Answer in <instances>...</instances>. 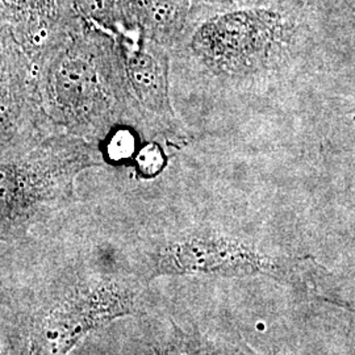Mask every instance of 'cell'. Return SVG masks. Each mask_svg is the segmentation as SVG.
I'll use <instances>...</instances> for the list:
<instances>
[{"label": "cell", "mask_w": 355, "mask_h": 355, "mask_svg": "<svg viewBox=\"0 0 355 355\" xmlns=\"http://www.w3.org/2000/svg\"><path fill=\"white\" fill-rule=\"evenodd\" d=\"M223 353L221 355H263L257 353L249 345L241 341L232 343H221Z\"/></svg>", "instance_id": "4fadbf2b"}, {"label": "cell", "mask_w": 355, "mask_h": 355, "mask_svg": "<svg viewBox=\"0 0 355 355\" xmlns=\"http://www.w3.org/2000/svg\"><path fill=\"white\" fill-rule=\"evenodd\" d=\"M119 40L128 85L149 133L166 144H183L186 132L170 98L168 51L139 36Z\"/></svg>", "instance_id": "5b68a950"}, {"label": "cell", "mask_w": 355, "mask_h": 355, "mask_svg": "<svg viewBox=\"0 0 355 355\" xmlns=\"http://www.w3.org/2000/svg\"><path fill=\"white\" fill-rule=\"evenodd\" d=\"M303 1L316 12L325 16L341 10H346L352 0H303Z\"/></svg>", "instance_id": "8fae6325"}, {"label": "cell", "mask_w": 355, "mask_h": 355, "mask_svg": "<svg viewBox=\"0 0 355 355\" xmlns=\"http://www.w3.org/2000/svg\"><path fill=\"white\" fill-rule=\"evenodd\" d=\"M322 17L303 0H266L205 16L186 42L192 55L215 76H255L291 57Z\"/></svg>", "instance_id": "7a4b0ae2"}, {"label": "cell", "mask_w": 355, "mask_h": 355, "mask_svg": "<svg viewBox=\"0 0 355 355\" xmlns=\"http://www.w3.org/2000/svg\"><path fill=\"white\" fill-rule=\"evenodd\" d=\"M196 1L208 16L211 13L245 8V7H253V6L265 3L266 0H196Z\"/></svg>", "instance_id": "30bf717a"}, {"label": "cell", "mask_w": 355, "mask_h": 355, "mask_svg": "<svg viewBox=\"0 0 355 355\" xmlns=\"http://www.w3.org/2000/svg\"><path fill=\"white\" fill-rule=\"evenodd\" d=\"M124 0H73L76 15L92 26L114 35L121 32V7Z\"/></svg>", "instance_id": "9c48e42d"}, {"label": "cell", "mask_w": 355, "mask_h": 355, "mask_svg": "<svg viewBox=\"0 0 355 355\" xmlns=\"http://www.w3.org/2000/svg\"><path fill=\"white\" fill-rule=\"evenodd\" d=\"M42 107L54 133L99 146L111 133L150 135L128 85L119 35L78 17L35 64Z\"/></svg>", "instance_id": "6da1fadb"}, {"label": "cell", "mask_w": 355, "mask_h": 355, "mask_svg": "<svg viewBox=\"0 0 355 355\" xmlns=\"http://www.w3.org/2000/svg\"><path fill=\"white\" fill-rule=\"evenodd\" d=\"M315 297L318 299V302H321V303L334 305V306H337V308H340V309H343V311H346V312H349V313H352V315H354L355 316L354 303H350V302L340 299V297H337V296H329V295H327V293H324V292H318V293L315 295Z\"/></svg>", "instance_id": "7c38bea8"}, {"label": "cell", "mask_w": 355, "mask_h": 355, "mask_svg": "<svg viewBox=\"0 0 355 355\" xmlns=\"http://www.w3.org/2000/svg\"><path fill=\"white\" fill-rule=\"evenodd\" d=\"M150 259L149 278L266 277L313 296L325 271L313 257L267 252L248 239L214 229H196L167 240Z\"/></svg>", "instance_id": "3957f363"}, {"label": "cell", "mask_w": 355, "mask_h": 355, "mask_svg": "<svg viewBox=\"0 0 355 355\" xmlns=\"http://www.w3.org/2000/svg\"><path fill=\"white\" fill-rule=\"evenodd\" d=\"M0 308H1V299H0ZM0 355H4V350H3L1 343H0Z\"/></svg>", "instance_id": "5bb4252c"}, {"label": "cell", "mask_w": 355, "mask_h": 355, "mask_svg": "<svg viewBox=\"0 0 355 355\" xmlns=\"http://www.w3.org/2000/svg\"><path fill=\"white\" fill-rule=\"evenodd\" d=\"M205 16L196 0H124L120 33H135L170 51L184 44Z\"/></svg>", "instance_id": "52a82bcc"}, {"label": "cell", "mask_w": 355, "mask_h": 355, "mask_svg": "<svg viewBox=\"0 0 355 355\" xmlns=\"http://www.w3.org/2000/svg\"><path fill=\"white\" fill-rule=\"evenodd\" d=\"M154 355H221V343H212L199 330L191 331L173 325L171 333L153 347Z\"/></svg>", "instance_id": "ba28073f"}, {"label": "cell", "mask_w": 355, "mask_h": 355, "mask_svg": "<svg viewBox=\"0 0 355 355\" xmlns=\"http://www.w3.org/2000/svg\"><path fill=\"white\" fill-rule=\"evenodd\" d=\"M26 128L41 139L54 135L38 92L37 76L0 44V152Z\"/></svg>", "instance_id": "8992f818"}, {"label": "cell", "mask_w": 355, "mask_h": 355, "mask_svg": "<svg viewBox=\"0 0 355 355\" xmlns=\"http://www.w3.org/2000/svg\"><path fill=\"white\" fill-rule=\"evenodd\" d=\"M136 300V290L117 280L79 284L28 320L16 354L67 355L92 331L132 315Z\"/></svg>", "instance_id": "277c9868"}]
</instances>
